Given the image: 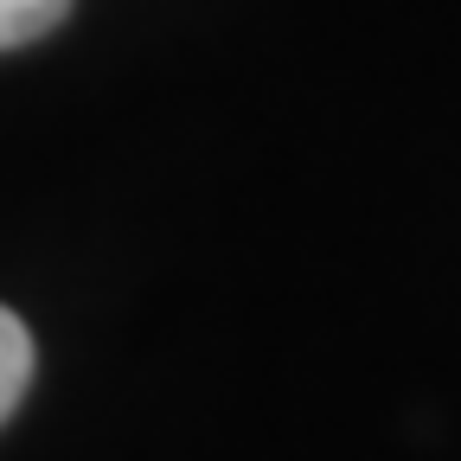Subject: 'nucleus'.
Listing matches in <instances>:
<instances>
[{
	"label": "nucleus",
	"mask_w": 461,
	"mask_h": 461,
	"mask_svg": "<svg viewBox=\"0 0 461 461\" xmlns=\"http://www.w3.org/2000/svg\"><path fill=\"white\" fill-rule=\"evenodd\" d=\"M26 384H32V333L14 308H0V423L20 411Z\"/></svg>",
	"instance_id": "obj_1"
},
{
	"label": "nucleus",
	"mask_w": 461,
	"mask_h": 461,
	"mask_svg": "<svg viewBox=\"0 0 461 461\" xmlns=\"http://www.w3.org/2000/svg\"><path fill=\"white\" fill-rule=\"evenodd\" d=\"M65 14H71V0H0V51L45 39Z\"/></svg>",
	"instance_id": "obj_2"
}]
</instances>
